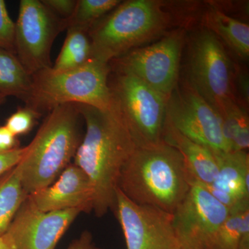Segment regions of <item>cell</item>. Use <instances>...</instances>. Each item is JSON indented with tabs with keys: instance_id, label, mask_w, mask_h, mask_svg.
Here are the masks:
<instances>
[{
	"instance_id": "obj_1",
	"label": "cell",
	"mask_w": 249,
	"mask_h": 249,
	"mask_svg": "<svg viewBox=\"0 0 249 249\" xmlns=\"http://www.w3.org/2000/svg\"><path fill=\"white\" fill-rule=\"evenodd\" d=\"M76 105L86 129L73 163L89 178L93 211L102 217L114 209L121 171L137 145L115 101L107 109Z\"/></svg>"
},
{
	"instance_id": "obj_2",
	"label": "cell",
	"mask_w": 249,
	"mask_h": 249,
	"mask_svg": "<svg viewBox=\"0 0 249 249\" xmlns=\"http://www.w3.org/2000/svg\"><path fill=\"white\" fill-rule=\"evenodd\" d=\"M193 181L181 153L163 142L136 147L121 171L119 188L136 204L173 214Z\"/></svg>"
},
{
	"instance_id": "obj_3",
	"label": "cell",
	"mask_w": 249,
	"mask_h": 249,
	"mask_svg": "<svg viewBox=\"0 0 249 249\" xmlns=\"http://www.w3.org/2000/svg\"><path fill=\"white\" fill-rule=\"evenodd\" d=\"M81 114L76 104H65L49 111L18 163L27 195L53 183L74 159L81 142Z\"/></svg>"
},
{
	"instance_id": "obj_4",
	"label": "cell",
	"mask_w": 249,
	"mask_h": 249,
	"mask_svg": "<svg viewBox=\"0 0 249 249\" xmlns=\"http://www.w3.org/2000/svg\"><path fill=\"white\" fill-rule=\"evenodd\" d=\"M163 6L155 0H129L121 3L88 31L91 58L109 63L164 36L170 19Z\"/></svg>"
},
{
	"instance_id": "obj_5",
	"label": "cell",
	"mask_w": 249,
	"mask_h": 249,
	"mask_svg": "<svg viewBox=\"0 0 249 249\" xmlns=\"http://www.w3.org/2000/svg\"><path fill=\"white\" fill-rule=\"evenodd\" d=\"M109 63L93 58L68 71H55L52 67L41 70L31 76L30 93L24 103L40 114L70 103L109 109L114 103Z\"/></svg>"
},
{
	"instance_id": "obj_6",
	"label": "cell",
	"mask_w": 249,
	"mask_h": 249,
	"mask_svg": "<svg viewBox=\"0 0 249 249\" xmlns=\"http://www.w3.org/2000/svg\"><path fill=\"white\" fill-rule=\"evenodd\" d=\"M234 69L223 43L207 28L190 42L188 84L220 115L237 102L233 92Z\"/></svg>"
},
{
	"instance_id": "obj_7",
	"label": "cell",
	"mask_w": 249,
	"mask_h": 249,
	"mask_svg": "<svg viewBox=\"0 0 249 249\" xmlns=\"http://www.w3.org/2000/svg\"><path fill=\"white\" fill-rule=\"evenodd\" d=\"M109 85L137 147L165 142L168 98L130 75L116 73Z\"/></svg>"
},
{
	"instance_id": "obj_8",
	"label": "cell",
	"mask_w": 249,
	"mask_h": 249,
	"mask_svg": "<svg viewBox=\"0 0 249 249\" xmlns=\"http://www.w3.org/2000/svg\"><path fill=\"white\" fill-rule=\"evenodd\" d=\"M184 31H171L157 42L111 60L117 73L142 80L167 98L178 86Z\"/></svg>"
},
{
	"instance_id": "obj_9",
	"label": "cell",
	"mask_w": 249,
	"mask_h": 249,
	"mask_svg": "<svg viewBox=\"0 0 249 249\" xmlns=\"http://www.w3.org/2000/svg\"><path fill=\"white\" fill-rule=\"evenodd\" d=\"M15 29L16 55L26 71L34 73L50 68L55 39L67 29V22L40 0H21Z\"/></svg>"
},
{
	"instance_id": "obj_10",
	"label": "cell",
	"mask_w": 249,
	"mask_h": 249,
	"mask_svg": "<svg viewBox=\"0 0 249 249\" xmlns=\"http://www.w3.org/2000/svg\"><path fill=\"white\" fill-rule=\"evenodd\" d=\"M165 121L214 155L230 152L223 136L222 116L188 84L177 86L168 98Z\"/></svg>"
},
{
	"instance_id": "obj_11",
	"label": "cell",
	"mask_w": 249,
	"mask_h": 249,
	"mask_svg": "<svg viewBox=\"0 0 249 249\" xmlns=\"http://www.w3.org/2000/svg\"><path fill=\"white\" fill-rule=\"evenodd\" d=\"M127 249H183L174 226L173 214L136 204L118 188L113 210Z\"/></svg>"
},
{
	"instance_id": "obj_12",
	"label": "cell",
	"mask_w": 249,
	"mask_h": 249,
	"mask_svg": "<svg viewBox=\"0 0 249 249\" xmlns=\"http://www.w3.org/2000/svg\"><path fill=\"white\" fill-rule=\"evenodd\" d=\"M229 210L200 183L193 180L173 213L174 226L183 249H213Z\"/></svg>"
},
{
	"instance_id": "obj_13",
	"label": "cell",
	"mask_w": 249,
	"mask_h": 249,
	"mask_svg": "<svg viewBox=\"0 0 249 249\" xmlns=\"http://www.w3.org/2000/svg\"><path fill=\"white\" fill-rule=\"evenodd\" d=\"M80 213L76 209L43 212L28 196L4 235L14 249H55Z\"/></svg>"
},
{
	"instance_id": "obj_14",
	"label": "cell",
	"mask_w": 249,
	"mask_h": 249,
	"mask_svg": "<svg viewBox=\"0 0 249 249\" xmlns=\"http://www.w3.org/2000/svg\"><path fill=\"white\" fill-rule=\"evenodd\" d=\"M29 196L36 207L43 212L76 209L89 213L93 209L91 181L74 163H70L53 183Z\"/></svg>"
},
{
	"instance_id": "obj_15",
	"label": "cell",
	"mask_w": 249,
	"mask_h": 249,
	"mask_svg": "<svg viewBox=\"0 0 249 249\" xmlns=\"http://www.w3.org/2000/svg\"><path fill=\"white\" fill-rule=\"evenodd\" d=\"M219 171L209 186H204L229 211L249 206V155L247 151L215 155Z\"/></svg>"
},
{
	"instance_id": "obj_16",
	"label": "cell",
	"mask_w": 249,
	"mask_h": 249,
	"mask_svg": "<svg viewBox=\"0 0 249 249\" xmlns=\"http://www.w3.org/2000/svg\"><path fill=\"white\" fill-rule=\"evenodd\" d=\"M163 140L182 155L193 180L209 186L217 178L219 163L213 152L180 133L165 121Z\"/></svg>"
},
{
	"instance_id": "obj_17",
	"label": "cell",
	"mask_w": 249,
	"mask_h": 249,
	"mask_svg": "<svg viewBox=\"0 0 249 249\" xmlns=\"http://www.w3.org/2000/svg\"><path fill=\"white\" fill-rule=\"evenodd\" d=\"M207 29L224 42L240 58L249 55V26L217 9L210 10L206 16Z\"/></svg>"
},
{
	"instance_id": "obj_18",
	"label": "cell",
	"mask_w": 249,
	"mask_h": 249,
	"mask_svg": "<svg viewBox=\"0 0 249 249\" xmlns=\"http://www.w3.org/2000/svg\"><path fill=\"white\" fill-rule=\"evenodd\" d=\"M32 85V78L16 54L0 48V94L14 96L25 102Z\"/></svg>"
},
{
	"instance_id": "obj_19",
	"label": "cell",
	"mask_w": 249,
	"mask_h": 249,
	"mask_svg": "<svg viewBox=\"0 0 249 249\" xmlns=\"http://www.w3.org/2000/svg\"><path fill=\"white\" fill-rule=\"evenodd\" d=\"M28 196L22 186L18 164L0 177V236L6 233Z\"/></svg>"
},
{
	"instance_id": "obj_20",
	"label": "cell",
	"mask_w": 249,
	"mask_h": 249,
	"mask_svg": "<svg viewBox=\"0 0 249 249\" xmlns=\"http://www.w3.org/2000/svg\"><path fill=\"white\" fill-rule=\"evenodd\" d=\"M67 30L66 38L52 65L55 71L74 70L91 59V44L88 32L74 27H68Z\"/></svg>"
},
{
	"instance_id": "obj_21",
	"label": "cell",
	"mask_w": 249,
	"mask_h": 249,
	"mask_svg": "<svg viewBox=\"0 0 249 249\" xmlns=\"http://www.w3.org/2000/svg\"><path fill=\"white\" fill-rule=\"evenodd\" d=\"M213 249H249V206L230 211Z\"/></svg>"
},
{
	"instance_id": "obj_22",
	"label": "cell",
	"mask_w": 249,
	"mask_h": 249,
	"mask_svg": "<svg viewBox=\"0 0 249 249\" xmlns=\"http://www.w3.org/2000/svg\"><path fill=\"white\" fill-rule=\"evenodd\" d=\"M221 116L223 136L230 152L247 151L249 147V119L246 109L235 102Z\"/></svg>"
},
{
	"instance_id": "obj_23",
	"label": "cell",
	"mask_w": 249,
	"mask_h": 249,
	"mask_svg": "<svg viewBox=\"0 0 249 249\" xmlns=\"http://www.w3.org/2000/svg\"><path fill=\"white\" fill-rule=\"evenodd\" d=\"M121 1L120 0H77L74 12L67 20V28H77L88 32L105 15L116 9Z\"/></svg>"
},
{
	"instance_id": "obj_24",
	"label": "cell",
	"mask_w": 249,
	"mask_h": 249,
	"mask_svg": "<svg viewBox=\"0 0 249 249\" xmlns=\"http://www.w3.org/2000/svg\"><path fill=\"white\" fill-rule=\"evenodd\" d=\"M40 113L29 106L18 108V110L6 119V128L16 137L29 133L34 127Z\"/></svg>"
},
{
	"instance_id": "obj_25",
	"label": "cell",
	"mask_w": 249,
	"mask_h": 249,
	"mask_svg": "<svg viewBox=\"0 0 249 249\" xmlns=\"http://www.w3.org/2000/svg\"><path fill=\"white\" fill-rule=\"evenodd\" d=\"M15 29L16 24L10 17L6 3L0 0V48L16 54Z\"/></svg>"
},
{
	"instance_id": "obj_26",
	"label": "cell",
	"mask_w": 249,
	"mask_h": 249,
	"mask_svg": "<svg viewBox=\"0 0 249 249\" xmlns=\"http://www.w3.org/2000/svg\"><path fill=\"white\" fill-rule=\"evenodd\" d=\"M42 2L50 9L54 14L61 19L68 20L71 17L77 0H41Z\"/></svg>"
},
{
	"instance_id": "obj_27",
	"label": "cell",
	"mask_w": 249,
	"mask_h": 249,
	"mask_svg": "<svg viewBox=\"0 0 249 249\" xmlns=\"http://www.w3.org/2000/svg\"><path fill=\"white\" fill-rule=\"evenodd\" d=\"M25 151L26 147H18L11 151L0 153V177L18 165Z\"/></svg>"
},
{
	"instance_id": "obj_28",
	"label": "cell",
	"mask_w": 249,
	"mask_h": 249,
	"mask_svg": "<svg viewBox=\"0 0 249 249\" xmlns=\"http://www.w3.org/2000/svg\"><path fill=\"white\" fill-rule=\"evenodd\" d=\"M18 147L17 137L6 126H0V153L11 151Z\"/></svg>"
},
{
	"instance_id": "obj_29",
	"label": "cell",
	"mask_w": 249,
	"mask_h": 249,
	"mask_svg": "<svg viewBox=\"0 0 249 249\" xmlns=\"http://www.w3.org/2000/svg\"><path fill=\"white\" fill-rule=\"evenodd\" d=\"M67 249H105L96 247L93 243V237L91 232L84 231L76 240L70 244Z\"/></svg>"
},
{
	"instance_id": "obj_30",
	"label": "cell",
	"mask_w": 249,
	"mask_h": 249,
	"mask_svg": "<svg viewBox=\"0 0 249 249\" xmlns=\"http://www.w3.org/2000/svg\"><path fill=\"white\" fill-rule=\"evenodd\" d=\"M237 82H238V87L241 94L243 96L246 102L249 103V90L248 78H247L246 75L240 73V75H238V78H237Z\"/></svg>"
},
{
	"instance_id": "obj_31",
	"label": "cell",
	"mask_w": 249,
	"mask_h": 249,
	"mask_svg": "<svg viewBox=\"0 0 249 249\" xmlns=\"http://www.w3.org/2000/svg\"><path fill=\"white\" fill-rule=\"evenodd\" d=\"M0 249H14L4 235L0 236Z\"/></svg>"
},
{
	"instance_id": "obj_32",
	"label": "cell",
	"mask_w": 249,
	"mask_h": 249,
	"mask_svg": "<svg viewBox=\"0 0 249 249\" xmlns=\"http://www.w3.org/2000/svg\"><path fill=\"white\" fill-rule=\"evenodd\" d=\"M6 98L5 97V96H2V95L0 94V106H1V105L4 104L5 103V101H6Z\"/></svg>"
}]
</instances>
